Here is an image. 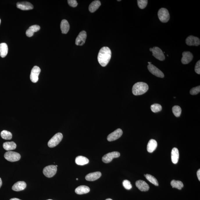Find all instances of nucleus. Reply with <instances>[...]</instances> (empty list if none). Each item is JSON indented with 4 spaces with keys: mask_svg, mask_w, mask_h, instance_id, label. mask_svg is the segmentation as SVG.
<instances>
[{
    "mask_svg": "<svg viewBox=\"0 0 200 200\" xmlns=\"http://www.w3.org/2000/svg\"><path fill=\"white\" fill-rule=\"evenodd\" d=\"M112 52L108 47H103L100 49L98 56L99 63L103 67H105L109 63L111 58Z\"/></svg>",
    "mask_w": 200,
    "mask_h": 200,
    "instance_id": "1",
    "label": "nucleus"
},
{
    "mask_svg": "<svg viewBox=\"0 0 200 200\" xmlns=\"http://www.w3.org/2000/svg\"><path fill=\"white\" fill-rule=\"evenodd\" d=\"M149 86L147 83L143 82H138L135 84L132 88V91L134 95H142L148 91Z\"/></svg>",
    "mask_w": 200,
    "mask_h": 200,
    "instance_id": "2",
    "label": "nucleus"
},
{
    "mask_svg": "<svg viewBox=\"0 0 200 200\" xmlns=\"http://www.w3.org/2000/svg\"><path fill=\"white\" fill-rule=\"evenodd\" d=\"M63 137V134L61 133H57L48 142V147L51 148L56 147L61 141Z\"/></svg>",
    "mask_w": 200,
    "mask_h": 200,
    "instance_id": "3",
    "label": "nucleus"
},
{
    "mask_svg": "<svg viewBox=\"0 0 200 200\" xmlns=\"http://www.w3.org/2000/svg\"><path fill=\"white\" fill-rule=\"evenodd\" d=\"M4 157L6 160L10 162L17 161L21 159V156L18 153L13 151H8L5 153Z\"/></svg>",
    "mask_w": 200,
    "mask_h": 200,
    "instance_id": "4",
    "label": "nucleus"
},
{
    "mask_svg": "<svg viewBox=\"0 0 200 200\" xmlns=\"http://www.w3.org/2000/svg\"><path fill=\"white\" fill-rule=\"evenodd\" d=\"M158 17L159 20L163 23H167L170 19V15L168 10L165 8H162L158 12Z\"/></svg>",
    "mask_w": 200,
    "mask_h": 200,
    "instance_id": "5",
    "label": "nucleus"
},
{
    "mask_svg": "<svg viewBox=\"0 0 200 200\" xmlns=\"http://www.w3.org/2000/svg\"><path fill=\"white\" fill-rule=\"evenodd\" d=\"M57 168L56 166L51 165L45 167L43 170V174L47 178H51L56 174Z\"/></svg>",
    "mask_w": 200,
    "mask_h": 200,
    "instance_id": "6",
    "label": "nucleus"
},
{
    "mask_svg": "<svg viewBox=\"0 0 200 200\" xmlns=\"http://www.w3.org/2000/svg\"><path fill=\"white\" fill-rule=\"evenodd\" d=\"M120 156V153L118 152H113L109 153L102 158V161L104 163H110L112 160L113 158L119 157Z\"/></svg>",
    "mask_w": 200,
    "mask_h": 200,
    "instance_id": "7",
    "label": "nucleus"
},
{
    "mask_svg": "<svg viewBox=\"0 0 200 200\" xmlns=\"http://www.w3.org/2000/svg\"><path fill=\"white\" fill-rule=\"evenodd\" d=\"M153 56L159 60L163 61L165 59L164 53L160 48L158 47H154L152 48Z\"/></svg>",
    "mask_w": 200,
    "mask_h": 200,
    "instance_id": "8",
    "label": "nucleus"
},
{
    "mask_svg": "<svg viewBox=\"0 0 200 200\" xmlns=\"http://www.w3.org/2000/svg\"><path fill=\"white\" fill-rule=\"evenodd\" d=\"M40 71L41 70L38 66H35L32 68L30 75L31 80L32 82L36 83L38 81Z\"/></svg>",
    "mask_w": 200,
    "mask_h": 200,
    "instance_id": "9",
    "label": "nucleus"
},
{
    "mask_svg": "<svg viewBox=\"0 0 200 200\" xmlns=\"http://www.w3.org/2000/svg\"><path fill=\"white\" fill-rule=\"evenodd\" d=\"M148 68L149 71L153 75H154L158 77L164 78V75L163 73L153 65L152 64H149L148 66Z\"/></svg>",
    "mask_w": 200,
    "mask_h": 200,
    "instance_id": "10",
    "label": "nucleus"
},
{
    "mask_svg": "<svg viewBox=\"0 0 200 200\" xmlns=\"http://www.w3.org/2000/svg\"><path fill=\"white\" fill-rule=\"evenodd\" d=\"M123 131L122 129H117L108 136L107 140L109 142L114 141L121 137Z\"/></svg>",
    "mask_w": 200,
    "mask_h": 200,
    "instance_id": "11",
    "label": "nucleus"
},
{
    "mask_svg": "<svg viewBox=\"0 0 200 200\" xmlns=\"http://www.w3.org/2000/svg\"><path fill=\"white\" fill-rule=\"evenodd\" d=\"M87 33L85 31H82L79 33L76 40L75 44L78 46H82L85 42Z\"/></svg>",
    "mask_w": 200,
    "mask_h": 200,
    "instance_id": "12",
    "label": "nucleus"
},
{
    "mask_svg": "<svg viewBox=\"0 0 200 200\" xmlns=\"http://www.w3.org/2000/svg\"><path fill=\"white\" fill-rule=\"evenodd\" d=\"M186 42L188 46H198L200 44V40L198 38L191 35L186 38Z\"/></svg>",
    "mask_w": 200,
    "mask_h": 200,
    "instance_id": "13",
    "label": "nucleus"
},
{
    "mask_svg": "<svg viewBox=\"0 0 200 200\" xmlns=\"http://www.w3.org/2000/svg\"><path fill=\"white\" fill-rule=\"evenodd\" d=\"M193 59L192 54L190 52H184L182 53L181 62L183 64H187L190 63Z\"/></svg>",
    "mask_w": 200,
    "mask_h": 200,
    "instance_id": "14",
    "label": "nucleus"
},
{
    "mask_svg": "<svg viewBox=\"0 0 200 200\" xmlns=\"http://www.w3.org/2000/svg\"><path fill=\"white\" fill-rule=\"evenodd\" d=\"M17 6L18 9L24 10H31L33 8V5L30 3L27 2H17Z\"/></svg>",
    "mask_w": 200,
    "mask_h": 200,
    "instance_id": "15",
    "label": "nucleus"
},
{
    "mask_svg": "<svg viewBox=\"0 0 200 200\" xmlns=\"http://www.w3.org/2000/svg\"><path fill=\"white\" fill-rule=\"evenodd\" d=\"M136 185L141 191H147L149 189V186L145 181L142 180H138L136 182Z\"/></svg>",
    "mask_w": 200,
    "mask_h": 200,
    "instance_id": "16",
    "label": "nucleus"
},
{
    "mask_svg": "<svg viewBox=\"0 0 200 200\" xmlns=\"http://www.w3.org/2000/svg\"><path fill=\"white\" fill-rule=\"evenodd\" d=\"M101 175H102V174L101 172H96L91 173L88 174L85 177V179L88 181H93L99 179Z\"/></svg>",
    "mask_w": 200,
    "mask_h": 200,
    "instance_id": "17",
    "label": "nucleus"
},
{
    "mask_svg": "<svg viewBox=\"0 0 200 200\" xmlns=\"http://www.w3.org/2000/svg\"><path fill=\"white\" fill-rule=\"evenodd\" d=\"M26 187V183L24 181H19L15 184L12 187L14 191H20L25 190Z\"/></svg>",
    "mask_w": 200,
    "mask_h": 200,
    "instance_id": "18",
    "label": "nucleus"
},
{
    "mask_svg": "<svg viewBox=\"0 0 200 200\" xmlns=\"http://www.w3.org/2000/svg\"><path fill=\"white\" fill-rule=\"evenodd\" d=\"M40 26L38 25H33L30 27L26 31V34L28 37H32L35 32H37L40 29Z\"/></svg>",
    "mask_w": 200,
    "mask_h": 200,
    "instance_id": "19",
    "label": "nucleus"
},
{
    "mask_svg": "<svg viewBox=\"0 0 200 200\" xmlns=\"http://www.w3.org/2000/svg\"><path fill=\"white\" fill-rule=\"evenodd\" d=\"M179 158V152L177 148H174L172 150V161L174 164H176L178 162Z\"/></svg>",
    "mask_w": 200,
    "mask_h": 200,
    "instance_id": "20",
    "label": "nucleus"
},
{
    "mask_svg": "<svg viewBox=\"0 0 200 200\" xmlns=\"http://www.w3.org/2000/svg\"><path fill=\"white\" fill-rule=\"evenodd\" d=\"M157 146V142L156 140L153 139H151L148 142V145H147V151L149 152L152 153L156 149Z\"/></svg>",
    "mask_w": 200,
    "mask_h": 200,
    "instance_id": "21",
    "label": "nucleus"
},
{
    "mask_svg": "<svg viewBox=\"0 0 200 200\" xmlns=\"http://www.w3.org/2000/svg\"><path fill=\"white\" fill-rule=\"evenodd\" d=\"M90 191V188L85 185L78 186L75 189V192L76 194H87Z\"/></svg>",
    "mask_w": 200,
    "mask_h": 200,
    "instance_id": "22",
    "label": "nucleus"
},
{
    "mask_svg": "<svg viewBox=\"0 0 200 200\" xmlns=\"http://www.w3.org/2000/svg\"><path fill=\"white\" fill-rule=\"evenodd\" d=\"M70 29V25L68 21L65 19H63L60 24V29L62 33L67 34Z\"/></svg>",
    "mask_w": 200,
    "mask_h": 200,
    "instance_id": "23",
    "label": "nucleus"
},
{
    "mask_svg": "<svg viewBox=\"0 0 200 200\" xmlns=\"http://www.w3.org/2000/svg\"><path fill=\"white\" fill-rule=\"evenodd\" d=\"M75 162L79 165L83 166L88 164L89 162V160L85 157L79 156L76 158Z\"/></svg>",
    "mask_w": 200,
    "mask_h": 200,
    "instance_id": "24",
    "label": "nucleus"
},
{
    "mask_svg": "<svg viewBox=\"0 0 200 200\" xmlns=\"http://www.w3.org/2000/svg\"><path fill=\"white\" fill-rule=\"evenodd\" d=\"M101 3L99 1H94L91 3L89 6V9L90 12H95L101 6Z\"/></svg>",
    "mask_w": 200,
    "mask_h": 200,
    "instance_id": "25",
    "label": "nucleus"
},
{
    "mask_svg": "<svg viewBox=\"0 0 200 200\" xmlns=\"http://www.w3.org/2000/svg\"><path fill=\"white\" fill-rule=\"evenodd\" d=\"M8 48L6 43H2L0 44V56L2 58H5L7 55Z\"/></svg>",
    "mask_w": 200,
    "mask_h": 200,
    "instance_id": "26",
    "label": "nucleus"
},
{
    "mask_svg": "<svg viewBox=\"0 0 200 200\" xmlns=\"http://www.w3.org/2000/svg\"><path fill=\"white\" fill-rule=\"evenodd\" d=\"M3 148L7 151H12L15 149L17 144L13 142H8L3 143Z\"/></svg>",
    "mask_w": 200,
    "mask_h": 200,
    "instance_id": "27",
    "label": "nucleus"
},
{
    "mask_svg": "<svg viewBox=\"0 0 200 200\" xmlns=\"http://www.w3.org/2000/svg\"><path fill=\"white\" fill-rule=\"evenodd\" d=\"M171 184L173 188H176L179 190H181L183 187V183L181 181L173 180L171 182Z\"/></svg>",
    "mask_w": 200,
    "mask_h": 200,
    "instance_id": "28",
    "label": "nucleus"
},
{
    "mask_svg": "<svg viewBox=\"0 0 200 200\" xmlns=\"http://www.w3.org/2000/svg\"><path fill=\"white\" fill-rule=\"evenodd\" d=\"M1 137L5 140H10L12 137V135L10 132L7 131L3 130L1 133Z\"/></svg>",
    "mask_w": 200,
    "mask_h": 200,
    "instance_id": "29",
    "label": "nucleus"
},
{
    "mask_svg": "<svg viewBox=\"0 0 200 200\" xmlns=\"http://www.w3.org/2000/svg\"><path fill=\"white\" fill-rule=\"evenodd\" d=\"M145 177L149 181L151 182L154 185H155L158 186L159 185L158 182L157 180L156 179V178L153 176L150 175V174H146L145 175Z\"/></svg>",
    "mask_w": 200,
    "mask_h": 200,
    "instance_id": "30",
    "label": "nucleus"
},
{
    "mask_svg": "<svg viewBox=\"0 0 200 200\" xmlns=\"http://www.w3.org/2000/svg\"><path fill=\"white\" fill-rule=\"evenodd\" d=\"M172 110L173 113L176 117H179L180 116L182 112V109L180 107L176 105L173 107Z\"/></svg>",
    "mask_w": 200,
    "mask_h": 200,
    "instance_id": "31",
    "label": "nucleus"
},
{
    "mask_svg": "<svg viewBox=\"0 0 200 200\" xmlns=\"http://www.w3.org/2000/svg\"><path fill=\"white\" fill-rule=\"evenodd\" d=\"M151 109L153 112L156 113L160 111L162 109V107L159 104L155 103L151 105Z\"/></svg>",
    "mask_w": 200,
    "mask_h": 200,
    "instance_id": "32",
    "label": "nucleus"
},
{
    "mask_svg": "<svg viewBox=\"0 0 200 200\" xmlns=\"http://www.w3.org/2000/svg\"><path fill=\"white\" fill-rule=\"evenodd\" d=\"M137 2L139 7L140 9H144L148 4V1L147 0H138Z\"/></svg>",
    "mask_w": 200,
    "mask_h": 200,
    "instance_id": "33",
    "label": "nucleus"
},
{
    "mask_svg": "<svg viewBox=\"0 0 200 200\" xmlns=\"http://www.w3.org/2000/svg\"><path fill=\"white\" fill-rule=\"evenodd\" d=\"M123 185L126 190H130L132 189V186L131 182L127 180H125L123 182Z\"/></svg>",
    "mask_w": 200,
    "mask_h": 200,
    "instance_id": "34",
    "label": "nucleus"
},
{
    "mask_svg": "<svg viewBox=\"0 0 200 200\" xmlns=\"http://www.w3.org/2000/svg\"><path fill=\"white\" fill-rule=\"evenodd\" d=\"M200 92V86L192 88L190 91V94L191 95H196L198 94Z\"/></svg>",
    "mask_w": 200,
    "mask_h": 200,
    "instance_id": "35",
    "label": "nucleus"
},
{
    "mask_svg": "<svg viewBox=\"0 0 200 200\" xmlns=\"http://www.w3.org/2000/svg\"><path fill=\"white\" fill-rule=\"evenodd\" d=\"M67 2L69 6L74 8L76 7L78 5V3L76 0H68Z\"/></svg>",
    "mask_w": 200,
    "mask_h": 200,
    "instance_id": "36",
    "label": "nucleus"
},
{
    "mask_svg": "<svg viewBox=\"0 0 200 200\" xmlns=\"http://www.w3.org/2000/svg\"><path fill=\"white\" fill-rule=\"evenodd\" d=\"M194 71L197 74H200V60L198 61L196 63L195 66V69H194Z\"/></svg>",
    "mask_w": 200,
    "mask_h": 200,
    "instance_id": "37",
    "label": "nucleus"
},
{
    "mask_svg": "<svg viewBox=\"0 0 200 200\" xmlns=\"http://www.w3.org/2000/svg\"><path fill=\"white\" fill-rule=\"evenodd\" d=\"M197 175L199 180L200 181V169H199L197 172Z\"/></svg>",
    "mask_w": 200,
    "mask_h": 200,
    "instance_id": "38",
    "label": "nucleus"
},
{
    "mask_svg": "<svg viewBox=\"0 0 200 200\" xmlns=\"http://www.w3.org/2000/svg\"><path fill=\"white\" fill-rule=\"evenodd\" d=\"M2 179H1V178H0V188L1 187V186H2Z\"/></svg>",
    "mask_w": 200,
    "mask_h": 200,
    "instance_id": "39",
    "label": "nucleus"
},
{
    "mask_svg": "<svg viewBox=\"0 0 200 200\" xmlns=\"http://www.w3.org/2000/svg\"><path fill=\"white\" fill-rule=\"evenodd\" d=\"M10 200H21V199H19L18 198H13L11 199Z\"/></svg>",
    "mask_w": 200,
    "mask_h": 200,
    "instance_id": "40",
    "label": "nucleus"
},
{
    "mask_svg": "<svg viewBox=\"0 0 200 200\" xmlns=\"http://www.w3.org/2000/svg\"><path fill=\"white\" fill-rule=\"evenodd\" d=\"M106 200H113L111 199H110V198H108V199H106Z\"/></svg>",
    "mask_w": 200,
    "mask_h": 200,
    "instance_id": "41",
    "label": "nucleus"
},
{
    "mask_svg": "<svg viewBox=\"0 0 200 200\" xmlns=\"http://www.w3.org/2000/svg\"><path fill=\"white\" fill-rule=\"evenodd\" d=\"M148 63L149 64H151V63H150V62H148Z\"/></svg>",
    "mask_w": 200,
    "mask_h": 200,
    "instance_id": "42",
    "label": "nucleus"
},
{
    "mask_svg": "<svg viewBox=\"0 0 200 200\" xmlns=\"http://www.w3.org/2000/svg\"><path fill=\"white\" fill-rule=\"evenodd\" d=\"M1 19H0V24H1Z\"/></svg>",
    "mask_w": 200,
    "mask_h": 200,
    "instance_id": "43",
    "label": "nucleus"
},
{
    "mask_svg": "<svg viewBox=\"0 0 200 200\" xmlns=\"http://www.w3.org/2000/svg\"><path fill=\"white\" fill-rule=\"evenodd\" d=\"M76 179L77 180H78V178H77V179Z\"/></svg>",
    "mask_w": 200,
    "mask_h": 200,
    "instance_id": "44",
    "label": "nucleus"
},
{
    "mask_svg": "<svg viewBox=\"0 0 200 200\" xmlns=\"http://www.w3.org/2000/svg\"><path fill=\"white\" fill-rule=\"evenodd\" d=\"M51 200V199H48V200Z\"/></svg>",
    "mask_w": 200,
    "mask_h": 200,
    "instance_id": "45",
    "label": "nucleus"
},
{
    "mask_svg": "<svg viewBox=\"0 0 200 200\" xmlns=\"http://www.w3.org/2000/svg\"><path fill=\"white\" fill-rule=\"evenodd\" d=\"M121 1V0H120V1Z\"/></svg>",
    "mask_w": 200,
    "mask_h": 200,
    "instance_id": "46",
    "label": "nucleus"
}]
</instances>
